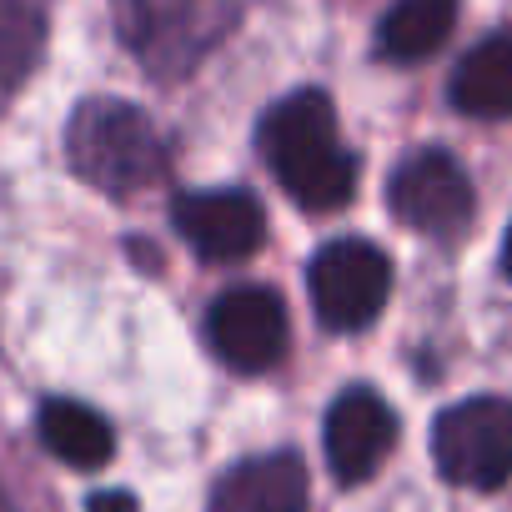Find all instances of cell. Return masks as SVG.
Wrapping results in <instances>:
<instances>
[{
	"mask_svg": "<svg viewBox=\"0 0 512 512\" xmlns=\"http://www.w3.org/2000/svg\"><path fill=\"white\" fill-rule=\"evenodd\" d=\"M256 151L302 211H342L357 196L362 166L342 146L327 91H292L267 106L256 126Z\"/></svg>",
	"mask_w": 512,
	"mask_h": 512,
	"instance_id": "obj_1",
	"label": "cell"
},
{
	"mask_svg": "<svg viewBox=\"0 0 512 512\" xmlns=\"http://www.w3.org/2000/svg\"><path fill=\"white\" fill-rule=\"evenodd\" d=\"M66 161L86 186L106 196H136L166 171V141L141 106L91 96L66 121Z\"/></svg>",
	"mask_w": 512,
	"mask_h": 512,
	"instance_id": "obj_2",
	"label": "cell"
},
{
	"mask_svg": "<svg viewBox=\"0 0 512 512\" xmlns=\"http://www.w3.org/2000/svg\"><path fill=\"white\" fill-rule=\"evenodd\" d=\"M231 0H111L121 46L161 81L196 71L231 26Z\"/></svg>",
	"mask_w": 512,
	"mask_h": 512,
	"instance_id": "obj_3",
	"label": "cell"
},
{
	"mask_svg": "<svg viewBox=\"0 0 512 512\" xmlns=\"http://www.w3.org/2000/svg\"><path fill=\"white\" fill-rule=\"evenodd\" d=\"M432 462L452 487L497 492L512 482V402L467 397L432 422Z\"/></svg>",
	"mask_w": 512,
	"mask_h": 512,
	"instance_id": "obj_4",
	"label": "cell"
},
{
	"mask_svg": "<svg viewBox=\"0 0 512 512\" xmlns=\"http://www.w3.org/2000/svg\"><path fill=\"white\" fill-rule=\"evenodd\" d=\"M307 297L327 332H362L382 317L392 297V262L387 251L362 236L327 241L307 267Z\"/></svg>",
	"mask_w": 512,
	"mask_h": 512,
	"instance_id": "obj_5",
	"label": "cell"
},
{
	"mask_svg": "<svg viewBox=\"0 0 512 512\" xmlns=\"http://www.w3.org/2000/svg\"><path fill=\"white\" fill-rule=\"evenodd\" d=\"M387 206L402 226H412L432 241H457L472 226L477 196H472V181L457 166V156H447L442 146H427V151H412L387 176Z\"/></svg>",
	"mask_w": 512,
	"mask_h": 512,
	"instance_id": "obj_6",
	"label": "cell"
},
{
	"mask_svg": "<svg viewBox=\"0 0 512 512\" xmlns=\"http://www.w3.org/2000/svg\"><path fill=\"white\" fill-rule=\"evenodd\" d=\"M292 327L272 287H231L206 312V347L236 377H262L287 357Z\"/></svg>",
	"mask_w": 512,
	"mask_h": 512,
	"instance_id": "obj_7",
	"label": "cell"
},
{
	"mask_svg": "<svg viewBox=\"0 0 512 512\" xmlns=\"http://www.w3.org/2000/svg\"><path fill=\"white\" fill-rule=\"evenodd\" d=\"M171 226L176 236L211 267H231L262 251L267 241V211L241 186H206V191H181L171 201Z\"/></svg>",
	"mask_w": 512,
	"mask_h": 512,
	"instance_id": "obj_8",
	"label": "cell"
},
{
	"mask_svg": "<svg viewBox=\"0 0 512 512\" xmlns=\"http://www.w3.org/2000/svg\"><path fill=\"white\" fill-rule=\"evenodd\" d=\"M322 447H327L332 477L342 487H357V482L377 477V467L392 457V447H397V412L387 407V397L377 387H347L327 407Z\"/></svg>",
	"mask_w": 512,
	"mask_h": 512,
	"instance_id": "obj_9",
	"label": "cell"
},
{
	"mask_svg": "<svg viewBox=\"0 0 512 512\" xmlns=\"http://www.w3.org/2000/svg\"><path fill=\"white\" fill-rule=\"evenodd\" d=\"M206 512H307V462L297 452L246 457L221 472Z\"/></svg>",
	"mask_w": 512,
	"mask_h": 512,
	"instance_id": "obj_10",
	"label": "cell"
},
{
	"mask_svg": "<svg viewBox=\"0 0 512 512\" xmlns=\"http://www.w3.org/2000/svg\"><path fill=\"white\" fill-rule=\"evenodd\" d=\"M447 96L462 116H477V121L512 116V31H497V36L477 41L457 61Z\"/></svg>",
	"mask_w": 512,
	"mask_h": 512,
	"instance_id": "obj_11",
	"label": "cell"
},
{
	"mask_svg": "<svg viewBox=\"0 0 512 512\" xmlns=\"http://www.w3.org/2000/svg\"><path fill=\"white\" fill-rule=\"evenodd\" d=\"M36 427H41L46 452H51L56 462H66V467H81V472L106 467L111 452H116V432H111V422H106L96 407L76 402V397H51V402L41 407Z\"/></svg>",
	"mask_w": 512,
	"mask_h": 512,
	"instance_id": "obj_12",
	"label": "cell"
},
{
	"mask_svg": "<svg viewBox=\"0 0 512 512\" xmlns=\"http://www.w3.org/2000/svg\"><path fill=\"white\" fill-rule=\"evenodd\" d=\"M452 26H457V0H392L377 26V51L387 61L412 66L442 51Z\"/></svg>",
	"mask_w": 512,
	"mask_h": 512,
	"instance_id": "obj_13",
	"label": "cell"
},
{
	"mask_svg": "<svg viewBox=\"0 0 512 512\" xmlns=\"http://www.w3.org/2000/svg\"><path fill=\"white\" fill-rule=\"evenodd\" d=\"M46 21L31 0H0V86L21 81L41 56Z\"/></svg>",
	"mask_w": 512,
	"mask_h": 512,
	"instance_id": "obj_14",
	"label": "cell"
},
{
	"mask_svg": "<svg viewBox=\"0 0 512 512\" xmlns=\"http://www.w3.org/2000/svg\"><path fill=\"white\" fill-rule=\"evenodd\" d=\"M86 512H141V502L131 492H121V487H106V492H91Z\"/></svg>",
	"mask_w": 512,
	"mask_h": 512,
	"instance_id": "obj_15",
	"label": "cell"
},
{
	"mask_svg": "<svg viewBox=\"0 0 512 512\" xmlns=\"http://www.w3.org/2000/svg\"><path fill=\"white\" fill-rule=\"evenodd\" d=\"M502 272L512 277V226H507V236H502Z\"/></svg>",
	"mask_w": 512,
	"mask_h": 512,
	"instance_id": "obj_16",
	"label": "cell"
},
{
	"mask_svg": "<svg viewBox=\"0 0 512 512\" xmlns=\"http://www.w3.org/2000/svg\"><path fill=\"white\" fill-rule=\"evenodd\" d=\"M0 512H21V507H16V502L6 497V487H0Z\"/></svg>",
	"mask_w": 512,
	"mask_h": 512,
	"instance_id": "obj_17",
	"label": "cell"
}]
</instances>
